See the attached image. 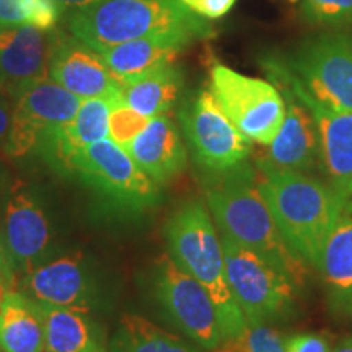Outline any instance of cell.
Masks as SVG:
<instances>
[{
	"instance_id": "6da1fadb",
	"label": "cell",
	"mask_w": 352,
	"mask_h": 352,
	"mask_svg": "<svg viewBox=\"0 0 352 352\" xmlns=\"http://www.w3.org/2000/svg\"><path fill=\"white\" fill-rule=\"evenodd\" d=\"M206 197L220 235L252 250L298 289L305 284L308 266L284 241L259 188L256 171L248 162L215 176Z\"/></svg>"
},
{
	"instance_id": "7a4b0ae2",
	"label": "cell",
	"mask_w": 352,
	"mask_h": 352,
	"mask_svg": "<svg viewBox=\"0 0 352 352\" xmlns=\"http://www.w3.org/2000/svg\"><path fill=\"white\" fill-rule=\"evenodd\" d=\"M258 171L259 188L284 241L308 267L316 270L324 241L349 197L311 173Z\"/></svg>"
},
{
	"instance_id": "3957f363",
	"label": "cell",
	"mask_w": 352,
	"mask_h": 352,
	"mask_svg": "<svg viewBox=\"0 0 352 352\" xmlns=\"http://www.w3.org/2000/svg\"><path fill=\"white\" fill-rule=\"evenodd\" d=\"M67 26L98 52L131 39L171 36L191 43L212 33L182 0H95L70 12Z\"/></svg>"
},
{
	"instance_id": "277c9868",
	"label": "cell",
	"mask_w": 352,
	"mask_h": 352,
	"mask_svg": "<svg viewBox=\"0 0 352 352\" xmlns=\"http://www.w3.org/2000/svg\"><path fill=\"white\" fill-rule=\"evenodd\" d=\"M165 239L171 259L212 297L226 341L239 336L246 323L228 287L222 239L208 208L201 201L179 206L166 220Z\"/></svg>"
},
{
	"instance_id": "5b68a950",
	"label": "cell",
	"mask_w": 352,
	"mask_h": 352,
	"mask_svg": "<svg viewBox=\"0 0 352 352\" xmlns=\"http://www.w3.org/2000/svg\"><path fill=\"white\" fill-rule=\"evenodd\" d=\"M228 287L246 324H274L296 311L297 285L252 250L220 235Z\"/></svg>"
},
{
	"instance_id": "8992f818",
	"label": "cell",
	"mask_w": 352,
	"mask_h": 352,
	"mask_svg": "<svg viewBox=\"0 0 352 352\" xmlns=\"http://www.w3.org/2000/svg\"><path fill=\"white\" fill-rule=\"evenodd\" d=\"M209 90L246 139L266 147L279 134L285 118V101L272 82L215 64L210 69Z\"/></svg>"
},
{
	"instance_id": "52a82bcc",
	"label": "cell",
	"mask_w": 352,
	"mask_h": 352,
	"mask_svg": "<svg viewBox=\"0 0 352 352\" xmlns=\"http://www.w3.org/2000/svg\"><path fill=\"white\" fill-rule=\"evenodd\" d=\"M189 152L202 170L219 176L235 170L252 155L246 139L226 116L210 90H199L178 113Z\"/></svg>"
},
{
	"instance_id": "ba28073f",
	"label": "cell",
	"mask_w": 352,
	"mask_h": 352,
	"mask_svg": "<svg viewBox=\"0 0 352 352\" xmlns=\"http://www.w3.org/2000/svg\"><path fill=\"white\" fill-rule=\"evenodd\" d=\"M303 90L334 111H352V34L308 39L284 60Z\"/></svg>"
},
{
	"instance_id": "9c48e42d",
	"label": "cell",
	"mask_w": 352,
	"mask_h": 352,
	"mask_svg": "<svg viewBox=\"0 0 352 352\" xmlns=\"http://www.w3.org/2000/svg\"><path fill=\"white\" fill-rule=\"evenodd\" d=\"M153 294L171 324L195 344L214 352L226 341L212 297L170 254H164L155 264Z\"/></svg>"
},
{
	"instance_id": "30bf717a",
	"label": "cell",
	"mask_w": 352,
	"mask_h": 352,
	"mask_svg": "<svg viewBox=\"0 0 352 352\" xmlns=\"http://www.w3.org/2000/svg\"><path fill=\"white\" fill-rule=\"evenodd\" d=\"M69 173H77L88 186L135 212L153 208L160 201V186L111 138L83 147L70 160Z\"/></svg>"
},
{
	"instance_id": "8fae6325",
	"label": "cell",
	"mask_w": 352,
	"mask_h": 352,
	"mask_svg": "<svg viewBox=\"0 0 352 352\" xmlns=\"http://www.w3.org/2000/svg\"><path fill=\"white\" fill-rule=\"evenodd\" d=\"M82 100L51 78L33 83L15 98L6 152L21 158L41 152L54 134L76 116Z\"/></svg>"
},
{
	"instance_id": "7c38bea8",
	"label": "cell",
	"mask_w": 352,
	"mask_h": 352,
	"mask_svg": "<svg viewBox=\"0 0 352 352\" xmlns=\"http://www.w3.org/2000/svg\"><path fill=\"white\" fill-rule=\"evenodd\" d=\"M264 69L284 78L316 122L320 140V165L328 183L344 197H352V111H334L315 101L303 90L284 60L271 57Z\"/></svg>"
},
{
	"instance_id": "4fadbf2b",
	"label": "cell",
	"mask_w": 352,
	"mask_h": 352,
	"mask_svg": "<svg viewBox=\"0 0 352 352\" xmlns=\"http://www.w3.org/2000/svg\"><path fill=\"white\" fill-rule=\"evenodd\" d=\"M266 70V69H264ZM285 101V118L279 134L256 160L258 168L310 173L320 165V140L316 122L284 78L266 70Z\"/></svg>"
},
{
	"instance_id": "5bb4252c",
	"label": "cell",
	"mask_w": 352,
	"mask_h": 352,
	"mask_svg": "<svg viewBox=\"0 0 352 352\" xmlns=\"http://www.w3.org/2000/svg\"><path fill=\"white\" fill-rule=\"evenodd\" d=\"M60 33L32 25L0 26V90L15 100L33 83L50 78Z\"/></svg>"
},
{
	"instance_id": "9a60e30c",
	"label": "cell",
	"mask_w": 352,
	"mask_h": 352,
	"mask_svg": "<svg viewBox=\"0 0 352 352\" xmlns=\"http://www.w3.org/2000/svg\"><path fill=\"white\" fill-rule=\"evenodd\" d=\"M3 232L13 264L21 277L47 258L52 240L50 219L23 179H15L8 188Z\"/></svg>"
},
{
	"instance_id": "2e32d148",
	"label": "cell",
	"mask_w": 352,
	"mask_h": 352,
	"mask_svg": "<svg viewBox=\"0 0 352 352\" xmlns=\"http://www.w3.org/2000/svg\"><path fill=\"white\" fill-rule=\"evenodd\" d=\"M50 78L80 100L121 98V82L103 56L76 36L57 39L50 63Z\"/></svg>"
},
{
	"instance_id": "e0dca14e",
	"label": "cell",
	"mask_w": 352,
	"mask_h": 352,
	"mask_svg": "<svg viewBox=\"0 0 352 352\" xmlns=\"http://www.w3.org/2000/svg\"><path fill=\"white\" fill-rule=\"evenodd\" d=\"M16 290L36 303L87 311H90L94 292L87 266L78 254H65L39 264L21 277Z\"/></svg>"
},
{
	"instance_id": "ac0fdd59",
	"label": "cell",
	"mask_w": 352,
	"mask_h": 352,
	"mask_svg": "<svg viewBox=\"0 0 352 352\" xmlns=\"http://www.w3.org/2000/svg\"><path fill=\"white\" fill-rule=\"evenodd\" d=\"M126 151L153 183L165 186L186 168L188 151L171 118L157 116L127 145Z\"/></svg>"
},
{
	"instance_id": "d6986e66",
	"label": "cell",
	"mask_w": 352,
	"mask_h": 352,
	"mask_svg": "<svg viewBox=\"0 0 352 352\" xmlns=\"http://www.w3.org/2000/svg\"><path fill=\"white\" fill-rule=\"evenodd\" d=\"M118 100H82L76 116L56 132L54 138L44 145L39 153L56 168L69 171L70 160L83 147L109 138V113H111L113 103Z\"/></svg>"
},
{
	"instance_id": "ffe728a7",
	"label": "cell",
	"mask_w": 352,
	"mask_h": 352,
	"mask_svg": "<svg viewBox=\"0 0 352 352\" xmlns=\"http://www.w3.org/2000/svg\"><path fill=\"white\" fill-rule=\"evenodd\" d=\"M316 270L327 289L329 305L344 314L352 297V197L342 206L329 232Z\"/></svg>"
},
{
	"instance_id": "44dd1931",
	"label": "cell",
	"mask_w": 352,
	"mask_h": 352,
	"mask_svg": "<svg viewBox=\"0 0 352 352\" xmlns=\"http://www.w3.org/2000/svg\"><path fill=\"white\" fill-rule=\"evenodd\" d=\"M44 324V352H109L107 333L90 311L38 303Z\"/></svg>"
},
{
	"instance_id": "7402d4cb",
	"label": "cell",
	"mask_w": 352,
	"mask_h": 352,
	"mask_svg": "<svg viewBox=\"0 0 352 352\" xmlns=\"http://www.w3.org/2000/svg\"><path fill=\"white\" fill-rule=\"evenodd\" d=\"M189 41L171 36L131 39L100 51L109 70L120 82L131 80L164 65L175 64Z\"/></svg>"
},
{
	"instance_id": "603a6c76",
	"label": "cell",
	"mask_w": 352,
	"mask_h": 352,
	"mask_svg": "<svg viewBox=\"0 0 352 352\" xmlns=\"http://www.w3.org/2000/svg\"><path fill=\"white\" fill-rule=\"evenodd\" d=\"M121 85V100L152 120L175 108L182 95L183 72L175 64H170L122 82Z\"/></svg>"
},
{
	"instance_id": "cb8c5ba5",
	"label": "cell",
	"mask_w": 352,
	"mask_h": 352,
	"mask_svg": "<svg viewBox=\"0 0 352 352\" xmlns=\"http://www.w3.org/2000/svg\"><path fill=\"white\" fill-rule=\"evenodd\" d=\"M0 351L44 352V324L36 302L8 290L0 310Z\"/></svg>"
},
{
	"instance_id": "d4e9b609",
	"label": "cell",
	"mask_w": 352,
	"mask_h": 352,
	"mask_svg": "<svg viewBox=\"0 0 352 352\" xmlns=\"http://www.w3.org/2000/svg\"><path fill=\"white\" fill-rule=\"evenodd\" d=\"M109 352H204L144 316L126 314L109 341Z\"/></svg>"
},
{
	"instance_id": "484cf974",
	"label": "cell",
	"mask_w": 352,
	"mask_h": 352,
	"mask_svg": "<svg viewBox=\"0 0 352 352\" xmlns=\"http://www.w3.org/2000/svg\"><path fill=\"white\" fill-rule=\"evenodd\" d=\"M60 8L54 0H0V26L32 25L54 30Z\"/></svg>"
},
{
	"instance_id": "4316f807",
	"label": "cell",
	"mask_w": 352,
	"mask_h": 352,
	"mask_svg": "<svg viewBox=\"0 0 352 352\" xmlns=\"http://www.w3.org/2000/svg\"><path fill=\"white\" fill-rule=\"evenodd\" d=\"M214 352H285L284 336L271 324H246L239 336L222 342Z\"/></svg>"
},
{
	"instance_id": "83f0119b",
	"label": "cell",
	"mask_w": 352,
	"mask_h": 352,
	"mask_svg": "<svg viewBox=\"0 0 352 352\" xmlns=\"http://www.w3.org/2000/svg\"><path fill=\"white\" fill-rule=\"evenodd\" d=\"M148 121L151 118L127 107L122 100L114 101L109 113V138L126 148L135 139V135L145 129Z\"/></svg>"
},
{
	"instance_id": "f1b7e54d",
	"label": "cell",
	"mask_w": 352,
	"mask_h": 352,
	"mask_svg": "<svg viewBox=\"0 0 352 352\" xmlns=\"http://www.w3.org/2000/svg\"><path fill=\"white\" fill-rule=\"evenodd\" d=\"M302 15L318 25L352 23V0H302Z\"/></svg>"
},
{
	"instance_id": "f546056e",
	"label": "cell",
	"mask_w": 352,
	"mask_h": 352,
	"mask_svg": "<svg viewBox=\"0 0 352 352\" xmlns=\"http://www.w3.org/2000/svg\"><path fill=\"white\" fill-rule=\"evenodd\" d=\"M285 352H331L333 342L324 333H296L284 338Z\"/></svg>"
},
{
	"instance_id": "4dcf8cb0",
	"label": "cell",
	"mask_w": 352,
	"mask_h": 352,
	"mask_svg": "<svg viewBox=\"0 0 352 352\" xmlns=\"http://www.w3.org/2000/svg\"><path fill=\"white\" fill-rule=\"evenodd\" d=\"M0 283L8 290H16V285H19V272L8 252L2 219H0Z\"/></svg>"
},
{
	"instance_id": "1f68e13d",
	"label": "cell",
	"mask_w": 352,
	"mask_h": 352,
	"mask_svg": "<svg viewBox=\"0 0 352 352\" xmlns=\"http://www.w3.org/2000/svg\"><path fill=\"white\" fill-rule=\"evenodd\" d=\"M235 2L236 0H196L191 6V10L204 19L215 20L227 15L235 6Z\"/></svg>"
},
{
	"instance_id": "d6a6232c",
	"label": "cell",
	"mask_w": 352,
	"mask_h": 352,
	"mask_svg": "<svg viewBox=\"0 0 352 352\" xmlns=\"http://www.w3.org/2000/svg\"><path fill=\"white\" fill-rule=\"evenodd\" d=\"M13 107L8 96H0V142H6L8 131H10Z\"/></svg>"
},
{
	"instance_id": "836d02e7",
	"label": "cell",
	"mask_w": 352,
	"mask_h": 352,
	"mask_svg": "<svg viewBox=\"0 0 352 352\" xmlns=\"http://www.w3.org/2000/svg\"><path fill=\"white\" fill-rule=\"evenodd\" d=\"M54 2L59 6L60 10H67V12H74L77 10V8H82L85 6H90L91 2H95V0H54Z\"/></svg>"
},
{
	"instance_id": "e575fe53",
	"label": "cell",
	"mask_w": 352,
	"mask_h": 352,
	"mask_svg": "<svg viewBox=\"0 0 352 352\" xmlns=\"http://www.w3.org/2000/svg\"><path fill=\"white\" fill-rule=\"evenodd\" d=\"M331 352H352V334L342 338L336 346H333Z\"/></svg>"
},
{
	"instance_id": "d590c367",
	"label": "cell",
	"mask_w": 352,
	"mask_h": 352,
	"mask_svg": "<svg viewBox=\"0 0 352 352\" xmlns=\"http://www.w3.org/2000/svg\"><path fill=\"white\" fill-rule=\"evenodd\" d=\"M8 292V289L0 283V310H2V303H3V298H6V294Z\"/></svg>"
},
{
	"instance_id": "8d00e7d4",
	"label": "cell",
	"mask_w": 352,
	"mask_h": 352,
	"mask_svg": "<svg viewBox=\"0 0 352 352\" xmlns=\"http://www.w3.org/2000/svg\"><path fill=\"white\" fill-rule=\"evenodd\" d=\"M344 315H349V316H352V297H351V300L347 302L346 310H344Z\"/></svg>"
},
{
	"instance_id": "74e56055",
	"label": "cell",
	"mask_w": 352,
	"mask_h": 352,
	"mask_svg": "<svg viewBox=\"0 0 352 352\" xmlns=\"http://www.w3.org/2000/svg\"><path fill=\"white\" fill-rule=\"evenodd\" d=\"M182 2L184 3V6H186V7H189V8H191V6H192V3H195L196 2V0H182Z\"/></svg>"
},
{
	"instance_id": "f35d334b",
	"label": "cell",
	"mask_w": 352,
	"mask_h": 352,
	"mask_svg": "<svg viewBox=\"0 0 352 352\" xmlns=\"http://www.w3.org/2000/svg\"><path fill=\"white\" fill-rule=\"evenodd\" d=\"M0 96H7L6 94H3V91L2 90H0ZM8 98H10V96H8Z\"/></svg>"
},
{
	"instance_id": "ab89813d",
	"label": "cell",
	"mask_w": 352,
	"mask_h": 352,
	"mask_svg": "<svg viewBox=\"0 0 352 352\" xmlns=\"http://www.w3.org/2000/svg\"><path fill=\"white\" fill-rule=\"evenodd\" d=\"M290 2H297V0H290Z\"/></svg>"
},
{
	"instance_id": "60d3db41",
	"label": "cell",
	"mask_w": 352,
	"mask_h": 352,
	"mask_svg": "<svg viewBox=\"0 0 352 352\" xmlns=\"http://www.w3.org/2000/svg\"><path fill=\"white\" fill-rule=\"evenodd\" d=\"M0 352H2V351H0Z\"/></svg>"
}]
</instances>
